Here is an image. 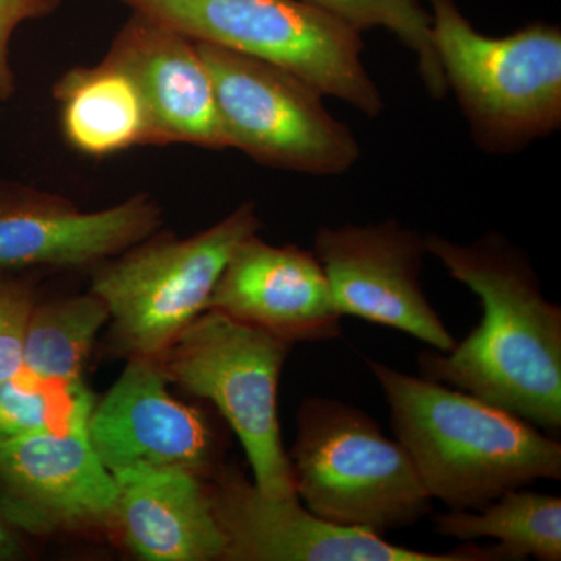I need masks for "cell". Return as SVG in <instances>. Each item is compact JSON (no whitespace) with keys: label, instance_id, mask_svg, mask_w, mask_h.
<instances>
[{"label":"cell","instance_id":"20","mask_svg":"<svg viewBox=\"0 0 561 561\" xmlns=\"http://www.w3.org/2000/svg\"><path fill=\"white\" fill-rule=\"evenodd\" d=\"M309 5L327 11L356 31L383 28L415 55L424 87L431 98L443 99L448 92L434 35L431 11L420 0H302Z\"/></svg>","mask_w":561,"mask_h":561},{"label":"cell","instance_id":"9","mask_svg":"<svg viewBox=\"0 0 561 561\" xmlns=\"http://www.w3.org/2000/svg\"><path fill=\"white\" fill-rule=\"evenodd\" d=\"M214 516L224 534V561H491L494 549L470 545L451 552L413 551L381 535L327 522L300 497H273L236 467L209 479Z\"/></svg>","mask_w":561,"mask_h":561},{"label":"cell","instance_id":"6","mask_svg":"<svg viewBox=\"0 0 561 561\" xmlns=\"http://www.w3.org/2000/svg\"><path fill=\"white\" fill-rule=\"evenodd\" d=\"M290 343L208 309L157 357L169 382L208 400L245 449L257 489L298 497L278 420V389Z\"/></svg>","mask_w":561,"mask_h":561},{"label":"cell","instance_id":"7","mask_svg":"<svg viewBox=\"0 0 561 561\" xmlns=\"http://www.w3.org/2000/svg\"><path fill=\"white\" fill-rule=\"evenodd\" d=\"M260 228L254 203H242L191 238L147 239L105 261L92 276L91 291L108 308L116 350L128 359H157L208 309L231 254Z\"/></svg>","mask_w":561,"mask_h":561},{"label":"cell","instance_id":"10","mask_svg":"<svg viewBox=\"0 0 561 561\" xmlns=\"http://www.w3.org/2000/svg\"><path fill=\"white\" fill-rule=\"evenodd\" d=\"M426 253L424 236L394 219L320 228L313 241L342 317L383 324L431 348L451 351L457 342L421 287Z\"/></svg>","mask_w":561,"mask_h":561},{"label":"cell","instance_id":"1","mask_svg":"<svg viewBox=\"0 0 561 561\" xmlns=\"http://www.w3.org/2000/svg\"><path fill=\"white\" fill-rule=\"evenodd\" d=\"M424 242L454 279L478 295L483 316L451 351L420 354L423 378L559 432L561 308L542 295L529 256L496 232L468 245L438 234Z\"/></svg>","mask_w":561,"mask_h":561},{"label":"cell","instance_id":"16","mask_svg":"<svg viewBox=\"0 0 561 561\" xmlns=\"http://www.w3.org/2000/svg\"><path fill=\"white\" fill-rule=\"evenodd\" d=\"M110 527L149 561H224L225 542L209 479L181 468L117 472Z\"/></svg>","mask_w":561,"mask_h":561},{"label":"cell","instance_id":"17","mask_svg":"<svg viewBox=\"0 0 561 561\" xmlns=\"http://www.w3.org/2000/svg\"><path fill=\"white\" fill-rule=\"evenodd\" d=\"M61 127L70 146L90 157H110L153 142L149 111L138 83L119 62L76 68L58 80Z\"/></svg>","mask_w":561,"mask_h":561},{"label":"cell","instance_id":"2","mask_svg":"<svg viewBox=\"0 0 561 561\" xmlns=\"http://www.w3.org/2000/svg\"><path fill=\"white\" fill-rule=\"evenodd\" d=\"M391 430L432 500L481 511L508 491L561 479V445L529 421L467 391L367 359Z\"/></svg>","mask_w":561,"mask_h":561},{"label":"cell","instance_id":"22","mask_svg":"<svg viewBox=\"0 0 561 561\" xmlns=\"http://www.w3.org/2000/svg\"><path fill=\"white\" fill-rule=\"evenodd\" d=\"M35 300L27 284L0 271V382L22 370L25 331Z\"/></svg>","mask_w":561,"mask_h":561},{"label":"cell","instance_id":"14","mask_svg":"<svg viewBox=\"0 0 561 561\" xmlns=\"http://www.w3.org/2000/svg\"><path fill=\"white\" fill-rule=\"evenodd\" d=\"M160 221L157 203L140 194L101 210L44 197L2 202L0 271L102 264L147 241Z\"/></svg>","mask_w":561,"mask_h":561},{"label":"cell","instance_id":"4","mask_svg":"<svg viewBox=\"0 0 561 561\" xmlns=\"http://www.w3.org/2000/svg\"><path fill=\"white\" fill-rule=\"evenodd\" d=\"M287 457L298 497L327 522L382 535L432 512L434 500L404 446L356 405L306 398Z\"/></svg>","mask_w":561,"mask_h":561},{"label":"cell","instance_id":"23","mask_svg":"<svg viewBox=\"0 0 561 561\" xmlns=\"http://www.w3.org/2000/svg\"><path fill=\"white\" fill-rule=\"evenodd\" d=\"M58 0H0V101L16 91V77L10 61V44L25 22L39 20L54 11Z\"/></svg>","mask_w":561,"mask_h":561},{"label":"cell","instance_id":"11","mask_svg":"<svg viewBox=\"0 0 561 561\" xmlns=\"http://www.w3.org/2000/svg\"><path fill=\"white\" fill-rule=\"evenodd\" d=\"M88 423L0 440V518L11 529L110 527L116 482L92 449Z\"/></svg>","mask_w":561,"mask_h":561},{"label":"cell","instance_id":"15","mask_svg":"<svg viewBox=\"0 0 561 561\" xmlns=\"http://www.w3.org/2000/svg\"><path fill=\"white\" fill-rule=\"evenodd\" d=\"M106 57L138 83L154 144L228 149L213 83L194 41L135 14Z\"/></svg>","mask_w":561,"mask_h":561},{"label":"cell","instance_id":"5","mask_svg":"<svg viewBox=\"0 0 561 561\" xmlns=\"http://www.w3.org/2000/svg\"><path fill=\"white\" fill-rule=\"evenodd\" d=\"M133 13L197 43L272 62L365 116L381 91L362 62L360 32L302 0H122Z\"/></svg>","mask_w":561,"mask_h":561},{"label":"cell","instance_id":"8","mask_svg":"<svg viewBox=\"0 0 561 561\" xmlns=\"http://www.w3.org/2000/svg\"><path fill=\"white\" fill-rule=\"evenodd\" d=\"M194 43L213 83L228 149L272 168L320 176L341 175L359 160L353 133L308 81L272 62Z\"/></svg>","mask_w":561,"mask_h":561},{"label":"cell","instance_id":"21","mask_svg":"<svg viewBox=\"0 0 561 561\" xmlns=\"http://www.w3.org/2000/svg\"><path fill=\"white\" fill-rule=\"evenodd\" d=\"M94 404L83 382L39 381L21 370L0 382V440L62 430L90 419Z\"/></svg>","mask_w":561,"mask_h":561},{"label":"cell","instance_id":"13","mask_svg":"<svg viewBox=\"0 0 561 561\" xmlns=\"http://www.w3.org/2000/svg\"><path fill=\"white\" fill-rule=\"evenodd\" d=\"M208 309L290 345L334 341L342 334L341 312L313 251L271 245L257 234L231 254Z\"/></svg>","mask_w":561,"mask_h":561},{"label":"cell","instance_id":"3","mask_svg":"<svg viewBox=\"0 0 561 561\" xmlns=\"http://www.w3.org/2000/svg\"><path fill=\"white\" fill-rule=\"evenodd\" d=\"M432 35L453 88L483 151L507 154L561 125V31L527 25L502 38L476 31L456 0H430Z\"/></svg>","mask_w":561,"mask_h":561},{"label":"cell","instance_id":"19","mask_svg":"<svg viewBox=\"0 0 561 561\" xmlns=\"http://www.w3.org/2000/svg\"><path fill=\"white\" fill-rule=\"evenodd\" d=\"M110 312L98 295L35 305L25 331L22 371L55 383L83 382L92 345Z\"/></svg>","mask_w":561,"mask_h":561},{"label":"cell","instance_id":"12","mask_svg":"<svg viewBox=\"0 0 561 561\" xmlns=\"http://www.w3.org/2000/svg\"><path fill=\"white\" fill-rule=\"evenodd\" d=\"M168 386L157 360L133 357L92 408L88 438L111 474L181 468L210 479L220 470L219 434L205 412L176 400Z\"/></svg>","mask_w":561,"mask_h":561},{"label":"cell","instance_id":"18","mask_svg":"<svg viewBox=\"0 0 561 561\" xmlns=\"http://www.w3.org/2000/svg\"><path fill=\"white\" fill-rule=\"evenodd\" d=\"M434 529L460 541L493 538L500 560H561V500L524 489L502 494L481 511H449Z\"/></svg>","mask_w":561,"mask_h":561},{"label":"cell","instance_id":"24","mask_svg":"<svg viewBox=\"0 0 561 561\" xmlns=\"http://www.w3.org/2000/svg\"><path fill=\"white\" fill-rule=\"evenodd\" d=\"M24 557V548H22L16 530L11 529L9 524L0 518V561L21 560Z\"/></svg>","mask_w":561,"mask_h":561}]
</instances>
